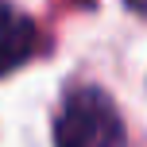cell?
<instances>
[{
    "instance_id": "6da1fadb",
    "label": "cell",
    "mask_w": 147,
    "mask_h": 147,
    "mask_svg": "<svg viewBox=\"0 0 147 147\" xmlns=\"http://www.w3.org/2000/svg\"><path fill=\"white\" fill-rule=\"evenodd\" d=\"M54 147H124V124L109 93L74 89L54 120Z\"/></svg>"
},
{
    "instance_id": "7a4b0ae2",
    "label": "cell",
    "mask_w": 147,
    "mask_h": 147,
    "mask_svg": "<svg viewBox=\"0 0 147 147\" xmlns=\"http://www.w3.org/2000/svg\"><path fill=\"white\" fill-rule=\"evenodd\" d=\"M35 47H39L35 23L23 12H16L8 0H0V78L12 74L16 66H23L35 54Z\"/></svg>"
}]
</instances>
